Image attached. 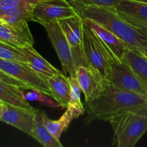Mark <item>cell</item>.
<instances>
[{
  "instance_id": "6da1fadb",
  "label": "cell",
  "mask_w": 147,
  "mask_h": 147,
  "mask_svg": "<svg viewBox=\"0 0 147 147\" xmlns=\"http://www.w3.org/2000/svg\"><path fill=\"white\" fill-rule=\"evenodd\" d=\"M82 18L89 19L99 23L122 40L128 49L142 54L147 47V35L121 18L115 7L86 5L74 1H67Z\"/></svg>"
},
{
  "instance_id": "7a4b0ae2",
  "label": "cell",
  "mask_w": 147,
  "mask_h": 147,
  "mask_svg": "<svg viewBox=\"0 0 147 147\" xmlns=\"http://www.w3.org/2000/svg\"><path fill=\"white\" fill-rule=\"evenodd\" d=\"M86 106L85 124L95 120L109 121L122 112L147 106V97L135 92L116 88L108 83L100 96L87 102Z\"/></svg>"
},
{
  "instance_id": "3957f363",
  "label": "cell",
  "mask_w": 147,
  "mask_h": 147,
  "mask_svg": "<svg viewBox=\"0 0 147 147\" xmlns=\"http://www.w3.org/2000/svg\"><path fill=\"white\" fill-rule=\"evenodd\" d=\"M109 122L113 131L112 146L133 147L147 131V106L122 112Z\"/></svg>"
},
{
  "instance_id": "277c9868",
  "label": "cell",
  "mask_w": 147,
  "mask_h": 147,
  "mask_svg": "<svg viewBox=\"0 0 147 147\" xmlns=\"http://www.w3.org/2000/svg\"><path fill=\"white\" fill-rule=\"evenodd\" d=\"M82 30L84 50L86 61L89 65L97 69L106 79L110 63L117 59L83 19Z\"/></svg>"
},
{
  "instance_id": "5b68a950",
  "label": "cell",
  "mask_w": 147,
  "mask_h": 147,
  "mask_svg": "<svg viewBox=\"0 0 147 147\" xmlns=\"http://www.w3.org/2000/svg\"><path fill=\"white\" fill-rule=\"evenodd\" d=\"M106 79L114 88L135 92L147 97V88L134 73L125 57L121 60H113L111 62Z\"/></svg>"
},
{
  "instance_id": "8992f818",
  "label": "cell",
  "mask_w": 147,
  "mask_h": 147,
  "mask_svg": "<svg viewBox=\"0 0 147 147\" xmlns=\"http://www.w3.org/2000/svg\"><path fill=\"white\" fill-rule=\"evenodd\" d=\"M59 22L71 47L76 68L80 66H89L84 50L82 18L81 16L76 14L59 20Z\"/></svg>"
},
{
  "instance_id": "52a82bcc",
  "label": "cell",
  "mask_w": 147,
  "mask_h": 147,
  "mask_svg": "<svg viewBox=\"0 0 147 147\" xmlns=\"http://www.w3.org/2000/svg\"><path fill=\"white\" fill-rule=\"evenodd\" d=\"M43 27L59 56L63 73L69 76H76V67L71 50L59 21L50 22L44 24Z\"/></svg>"
},
{
  "instance_id": "ba28073f",
  "label": "cell",
  "mask_w": 147,
  "mask_h": 147,
  "mask_svg": "<svg viewBox=\"0 0 147 147\" xmlns=\"http://www.w3.org/2000/svg\"><path fill=\"white\" fill-rule=\"evenodd\" d=\"M78 14L75 9L66 0H44L35 6L33 22L44 25L53 21Z\"/></svg>"
},
{
  "instance_id": "9c48e42d",
  "label": "cell",
  "mask_w": 147,
  "mask_h": 147,
  "mask_svg": "<svg viewBox=\"0 0 147 147\" xmlns=\"http://www.w3.org/2000/svg\"><path fill=\"white\" fill-rule=\"evenodd\" d=\"M0 70L9 76L20 80L32 89L39 90L53 98L47 82L35 73L27 64L0 58Z\"/></svg>"
},
{
  "instance_id": "30bf717a",
  "label": "cell",
  "mask_w": 147,
  "mask_h": 147,
  "mask_svg": "<svg viewBox=\"0 0 147 147\" xmlns=\"http://www.w3.org/2000/svg\"><path fill=\"white\" fill-rule=\"evenodd\" d=\"M76 77L86 103L94 100L105 90L108 82L97 69L92 66H80L76 68Z\"/></svg>"
},
{
  "instance_id": "8fae6325",
  "label": "cell",
  "mask_w": 147,
  "mask_h": 147,
  "mask_svg": "<svg viewBox=\"0 0 147 147\" xmlns=\"http://www.w3.org/2000/svg\"><path fill=\"white\" fill-rule=\"evenodd\" d=\"M115 9L121 18L139 31L147 30V4L135 0H120Z\"/></svg>"
},
{
  "instance_id": "7c38bea8",
  "label": "cell",
  "mask_w": 147,
  "mask_h": 147,
  "mask_svg": "<svg viewBox=\"0 0 147 147\" xmlns=\"http://www.w3.org/2000/svg\"><path fill=\"white\" fill-rule=\"evenodd\" d=\"M36 109H24L7 104L0 121L10 124L29 136H33Z\"/></svg>"
},
{
  "instance_id": "4fadbf2b",
  "label": "cell",
  "mask_w": 147,
  "mask_h": 147,
  "mask_svg": "<svg viewBox=\"0 0 147 147\" xmlns=\"http://www.w3.org/2000/svg\"><path fill=\"white\" fill-rule=\"evenodd\" d=\"M82 19L94 30L101 41L112 53L115 59L121 60L125 57V53L128 47L121 39L117 37L114 33L108 30L99 23L89 19Z\"/></svg>"
},
{
  "instance_id": "5bb4252c",
  "label": "cell",
  "mask_w": 147,
  "mask_h": 147,
  "mask_svg": "<svg viewBox=\"0 0 147 147\" xmlns=\"http://www.w3.org/2000/svg\"><path fill=\"white\" fill-rule=\"evenodd\" d=\"M19 49L22 53L27 65L46 82L49 78L61 72L45 60L35 50L33 45H27Z\"/></svg>"
},
{
  "instance_id": "9a60e30c",
  "label": "cell",
  "mask_w": 147,
  "mask_h": 147,
  "mask_svg": "<svg viewBox=\"0 0 147 147\" xmlns=\"http://www.w3.org/2000/svg\"><path fill=\"white\" fill-rule=\"evenodd\" d=\"M0 42L19 48L33 45L34 39L29 27L21 28L5 22L0 24Z\"/></svg>"
},
{
  "instance_id": "2e32d148",
  "label": "cell",
  "mask_w": 147,
  "mask_h": 147,
  "mask_svg": "<svg viewBox=\"0 0 147 147\" xmlns=\"http://www.w3.org/2000/svg\"><path fill=\"white\" fill-rule=\"evenodd\" d=\"M35 3H27L0 14L7 24L17 27H27L29 22H33V12Z\"/></svg>"
},
{
  "instance_id": "e0dca14e",
  "label": "cell",
  "mask_w": 147,
  "mask_h": 147,
  "mask_svg": "<svg viewBox=\"0 0 147 147\" xmlns=\"http://www.w3.org/2000/svg\"><path fill=\"white\" fill-rule=\"evenodd\" d=\"M47 83L51 90L53 98L60 104L61 109H66L69 101L71 90L68 77L60 72L49 78Z\"/></svg>"
},
{
  "instance_id": "ac0fdd59",
  "label": "cell",
  "mask_w": 147,
  "mask_h": 147,
  "mask_svg": "<svg viewBox=\"0 0 147 147\" xmlns=\"http://www.w3.org/2000/svg\"><path fill=\"white\" fill-rule=\"evenodd\" d=\"M0 100L7 104L24 109H33L31 105L24 97L22 88L0 80Z\"/></svg>"
},
{
  "instance_id": "d6986e66",
  "label": "cell",
  "mask_w": 147,
  "mask_h": 147,
  "mask_svg": "<svg viewBox=\"0 0 147 147\" xmlns=\"http://www.w3.org/2000/svg\"><path fill=\"white\" fill-rule=\"evenodd\" d=\"M44 112V111L36 109L32 137L45 147H62L63 145L61 142L56 140L45 126L43 120Z\"/></svg>"
},
{
  "instance_id": "ffe728a7",
  "label": "cell",
  "mask_w": 147,
  "mask_h": 147,
  "mask_svg": "<svg viewBox=\"0 0 147 147\" xmlns=\"http://www.w3.org/2000/svg\"><path fill=\"white\" fill-rule=\"evenodd\" d=\"M43 120V123L48 131L56 140L60 142V138L62 134L66 131V129L69 128V125L74 120V117L71 111L66 109V111L58 120H51L48 117L46 112H44Z\"/></svg>"
},
{
  "instance_id": "44dd1931",
  "label": "cell",
  "mask_w": 147,
  "mask_h": 147,
  "mask_svg": "<svg viewBox=\"0 0 147 147\" xmlns=\"http://www.w3.org/2000/svg\"><path fill=\"white\" fill-rule=\"evenodd\" d=\"M70 84V98L66 109L71 111L74 119H77L84 113V107L81 101V89L76 76H68Z\"/></svg>"
},
{
  "instance_id": "7402d4cb",
  "label": "cell",
  "mask_w": 147,
  "mask_h": 147,
  "mask_svg": "<svg viewBox=\"0 0 147 147\" xmlns=\"http://www.w3.org/2000/svg\"><path fill=\"white\" fill-rule=\"evenodd\" d=\"M125 57L134 73L147 88V57L131 49L126 50Z\"/></svg>"
},
{
  "instance_id": "603a6c76",
  "label": "cell",
  "mask_w": 147,
  "mask_h": 147,
  "mask_svg": "<svg viewBox=\"0 0 147 147\" xmlns=\"http://www.w3.org/2000/svg\"><path fill=\"white\" fill-rule=\"evenodd\" d=\"M22 90L24 98L27 101H38L50 108H61L56 100H52L50 96L45 94L43 92L35 89H29V90L26 91V89L22 88Z\"/></svg>"
},
{
  "instance_id": "cb8c5ba5",
  "label": "cell",
  "mask_w": 147,
  "mask_h": 147,
  "mask_svg": "<svg viewBox=\"0 0 147 147\" xmlns=\"http://www.w3.org/2000/svg\"><path fill=\"white\" fill-rule=\"evenodd\" d=\"M0 58L26 63L25 59L19 48L0 42Z\"/></svg>"
},
{
  "instance_id": "d4e9b609",
  "label": "cell",
  "mask_w": 147,
  "mask_h": 147,
  "mask_svg": "<svg viewBox=\"0 0 147 147\" xmlns=\"http://www.w3.org/2000/svg\"><path fill=\"white\" fill-rule=\"evenodd\" d=\"M44 0H0V14L27 3L40 2Z\"/></svg>"
},
{
  "instance_id": "484cf974",
  "label": "cell",
  "mask_w": 147,
  "mask_h": 147,
  "mask_svg": "<svg viewBox=\"0 0 147 147\" xmlns=\"http://www.w3.org/2000/svg\"><path fill=\"white\" fill-rule=\"evenodd\" d=\"M74 1L86 5H96L102 7H115L120 0H66Z\"/></svg>"
},
{
  "instance_id": "4316f807",
  "label": "cell",
  "mask_w": 147,
  "mask_h": 147,
  "mask_svg": "<svg viewBox=\"0 0 147 147\" xmlns=\"http://www.w3.org/2000/svg\"><path fill=\"white\" fill-rule=\"evenodd\" d=\"M0 80L5 82V83H9V84L14 85V86H18V87L21 88L26 89V90H29V89H32L29 86L26 85L25 83H22L20 80H17V79L14 78L12 77V76H9L7 73L3 72L2 70H0Z\"/></svg>"
},
{
  "instance_id": "83f0119b",
  "label": "cell",
  "mask_w": 147,
  "mask_h": 147,
  "mask_svg": "<svg viewBox=\"0 0 147 147\" xmlns=\"http://www.w3.org/2000/svg\"><path fill=\"white\" fill-rule=\"evenodd\" d=\"M6 106H7V103H4L2 100H0V119H1L3 113H4V111H5Z\"/></svg>"
},
{
  "instance_id": "f1b7e54d",
  "label": "cell",
  "mask_w": 147,
  "mask_h": 147,
  "mask_svg": "<svg viewBox=\"0 0 147 147\" xmlns=\"http://www.w3.org/2000/svg\"><path fill=\"white\" fill-rule=\"evenodd\" d=\"M142 55H144L145 57H147V47L144 50V51H143V53H142Z\"/></svg>"
},
{
  "instance_id": "f546056e",
  "label": "cell",
  "mask_w": 147,
  "mask_h": 147,
  "mask_svg": "<svg viewBox=\"0 0 147 147\" xmlns=\"http://www.w3.org/2000/svg\"><path fill=\"white\" fill-rule=\"evenodd\" d=\"M135 1H141V2H144L147 4V0H135Z\"/></svg>"
},
{
  "instance_id": "4dcf8cb0",
  "label": "cell",
  "mask_w": 147,
  "mask_h": 147,
  "mask_svg": "<svg viewBox=\"0 0 147 147\" xmlns=\"http://www.w3.org/2000/svg\"><path fill=\"white\" fill-rule=\"evenodd\" d=\"M4 23H5V22H4V20H3L1 18V17H0V24H4Z\"/></svg>"
},
{
  "instance_id": "1f68e13d",
  "label": "cell",
  "mask_w": 147,
  "mask_h": 147,
  "mask_svg": "<svg viewBox=\"0 0 147 147\" xmlns=\"http://www.w3.org/2000/svg\"><path fill=\"white\" fill-rule=\"evenodd\" d=\"M144 33H145V34H146V35H147V30H146L145 32H144Z\"/></svg>"
},
{
  "instance_id": "d6a6232c",
  "label": "cell",
  "mask_w": 147,
  "mask_h": 147,
  "mask_svg": "<svg viewBox=\"0 0 147 147\" xmlns=\"http://www.w3.org/2000/svg\"><path fill=\"white\" fill-rule=\"evenodd\" d=\"M144 32H145V31H144Z\"/></svg>"
}]
</instances>
